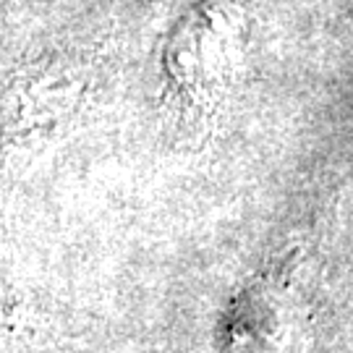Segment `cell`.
Returning <instances> with one entry per match:
<instances>
[{
  "instance_id": "obj_1",
  "label": "cell",
  "mask_w": 353,
  "mask_h": 353,
  "mask_svg": "<svg viewBox=\"0 0 353 353\" xmlns=\"http://www.w3.org/2000/svg\"><path fill=\"white\" fill-rule=\"evenodd\" d=\"M301 254L262 272L241 293L228 316L225 353H301Z\"/></svg>"
},
{
  "instance_id": "obj_2",
  "label": "cell",
  "mask_w": 353,
  "mask_h": 353,
  "mask_svg": "<svg viewBox=\"0 0 353 353\" xmlns=\"http://www.w3.org/2000/svg\"><path fill=\"white\" fill-rule=\"evenodd\" d=\"M68 118V68L45 63L13 74L0 89V144H16Z\"/></svg>"
}]
</instances>
